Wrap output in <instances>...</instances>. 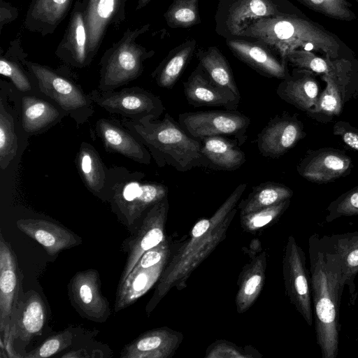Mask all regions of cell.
<instances>
[{"instance_id":"6da1fadb","label":"cell","mask_w":358,"mask_h":358,"mask_svg":"<svg viewBox=\"0 0 358 358\" xmlns=\"http://www.w3.org/2000/svg\"><path fill=\"white\" fill-rule=\"evenodd\" d=\"M310 289L317 344L322 358L338 352V315L345 277L341 259L330 238L313 234L309 239Z\"/></svg>"},{"instance_id":"7a4b0ae2","label":"cell","mask_w":358,"mask_h":358,"mask_svg":"<svg viewBox=\"0 0 358 358\" xmlns=\"http://www.w3.org/2000/svg\"><path fill=\"white\" fill-rule=\"evenodd\" d=\"M124 124L148 148L159 167L168 165L180 172L196 167L210 168L200 141L189 136L169 113L162 120L148 116L124 121Z\"/></svg>"},{"instance_id":"3957f363","label":"cell","mask_w":358,"mask_h":358,"mask_svg":"<svg viewBox=\"0 0 358 358\" xmlns=\"http://www.w3.org/2000/svg\"><path fill=\"white\" fill-rule=\"evenodd\" d=\"M241 38L263 42L287 64L288 53L295 50L322 51L331 59L338 55L339 44L334 36L295 14L255 20L243 31Z\"/></svg>"},{"instance_id":"277c9868","label":"cell","mask_w":358,"mask_h":358,"mask_svg":"<svg viewBox=\"0 0 358 358\" xmlns=\"http://www.w3.org/2000/svg\"><path fill=\"white\" fill-rule=\"evenodd\" d=\"M150 27L148 23L127 29L121 38L104 52L100 60L99 87L102 92L111 91L141 75L144 62L152 57L155 51L148 50L136 41Z\"/></svg>"},{"instance_id":"5b68a950","label":"cell","mask_w":358,"mask_h":358,"mask_svg":"<svg viewBox=\"0 0 358 358\" xmlns=\"http://www.w3.org/2000/svg\"><path fill=\"white\" fill-rule=\"evenodd\" d=\"M282 14H294L285 0H218L215 31L226 40L241 38L255 20Z\"/></svg>"},{"instance_id":"8992f818","label":"cell","mask_w":358,"mask_h":358,"mask_svg":"<svg viewBox=\"0 0 358 358\" xmlns=\"http://www.w3.org/2000/svg\"><path fill=\"white\" fill-rule=\"evenodd\" d=\"M142 178L141 173L129 174L110 187L113 207L128 227L131 226L148 207L163 200L167 195L165 185L142 182Z\"/></svg>"},{"instance_id":"52a82bcc","label":"cell","mask_w":358,"mask_h":358,"mask_svg":"<svg viewBox=\"0 0 358 358\" xmlns=\"http://www.w3.org/2000/svg\"><path fill=\"white\" fill-rule=\"evenodd\" d=\"M179 124L199 141L209 136H231L242 145L247 140L250 124L248 117L237 110L187 112L178 115Z\"/></svg>"},{"instance_id":"ba28073f","label":"cell","mask_w":358,"mask_h":358,"mask_svg":"<svg viewBox=\"0 0 358 358\" xmlns=\"http://www.w3.org/2000/svg\"><path fill=\"white\" fill-rule=\"evenodd\" d=\"M89 99L105 110L140 120L151 116L157 120L165 108L159 96L140 87H131L118 92L93 90Z\"/></svg>"},{"instance_id":"9c48e42d","label":"cell","mask_w":358,"mask_h":358,"mask_svg":"<svg viewBox=\"0 0 358 358\" xmlns=\"http://www.w3.org/2000/svg\"><path fill=\"white\" fill-rule=\"evenodd\" d=\"M68 294L72 306L83 317L103 322L109 317V303L102 294L96 270L77 272L69 281Z\"/></svg>"},{"instance_id":"30bf717a","label":"cell","mask_w":358,"mask_h":358,"mask_svg":"<svg viewBox=\"0 0 358 358\" xmlns=\"http://www.w3.org/2000/svg\"><path fill=\"white\" fill-rule=\"evenodd\" d=\"M127 0H86L84 18L87 32V64L101 45L108 29L119 28L125 20Z\"/></svg>"},{"instance_id":"8fae6325","label":"cell","mask_w":358,"mask_h":358,"mask_svg":"<svg viewBox=\"0 0 358 358\" xmlns=\"http://www.w3.org/2000/svg\"><path fill=\"white\" fill-rule=\"evenodd\" d=\"M306 135L303 124L296 114L285 112L270 119L258 134L257 148L262 156L278 159Z\"/></svg>"},{"instance_id":"7c38bea8","label":"cell","mask_w":358,"mask_h":358,"mask_svg":"<svg viewBox=\"0 0 358 358\" xmlns=\"http://www.w3.org/2000/svg\"><path fill=\"white\" fill-rule=\"evenodd\" d=\"M303 251L292 237L289 238L285 262V275L287 292L292 301L308 325L314 317L311 303L310 278L306 268Z\"/></svg>"},{"instance_id":"4fadbf2b","label":"cell","mask_w":358,"mask_h":358,"mask_svg":"<svg viewBox=\"0 0 358 358\" xmlns=\"http://www.w3.org/2000/svg\"><path fill=\"white\" fill-rule=\"evenodd\" d=\"M353 168L351 158L344 152L323 148L308 150L296 166L299 174L307 180L325 184L349 175Z\"/></svg>"},{"instance_id":"5bb4252c","label":"cell","mask_w":358,"mask_h":358,"mask_svg":"<svg viewBox=\"0 0 358 358\" xmlns=\"http://www.w3.org/2000/svg\"><path fill=\"white\" fill-rule=\"evenodd\" d=\"M22 64L36 79L40 90L64 110L72 113L88 105L87 97L71 81L52 69L22 59Z\"/></svg>"},{"instance_id":"9a60e30c","label":"cell","mask_w":358,"mask_h":358,"mask_svg":"<svg viewBox=\"0 0 358 358\" xmlns=\"http://www.w3.org/2000/svg\"><path fill=\"white\" fill-rule=\"evenodd\" d=\"M166 197L155 203L143 220L138 231L126 239L122 245L127 258L119 284L124 282L141 256L158 245L163 239L161 224L167 208Z\"/></svg>"},{"instance_id":"2e32d148","label":"cell","mask_w":358,"mask_h":358,"mask_svg":"<svg viewBox=\"0 0 358 358\" xmlns=\"http://www.w3.org/2000/svg\"><path fill=\"white\" fill-rule=\"evenodd\" d=\"M21 272L17 257L0 232V331L10 322L20 297Z\"/></svg>"},{"instance_id":"e0dca14e","label":"cell","mask_w":358,"mask_h":358,"mask_svg":"<svg viewBox=\"0 0 358 358\" xmlns=\"http://www.w3.org/2000/svg\"><path fill=\"white\" fill-rule=\"evenodd\" d=\"M182 85L185 98L194 107H223L229 110L238 109L241 97L231 90L213 83L199 64Z\"/></svg>"},{"instance_id":"ac0fdd59","label":"cell","mask_w":358,"mask_h":358,"mask_svg":"<svg viewBox=\"0 0 358 358\" xmlns=\"http://www.w3.org/2000/svg\"><path fill=\"white\" fill-rule=\"evenodd\" d=\"M226 43L236 58L262 76L282 80L289 74L287 64L262 41L241 38L227 39Z\"/></svg>"},{"instance_id":"d6986e66","label":"cell","mask_w":358,"mask_h":358,"mask_svg":"<svg viewBox=\"0 0 358 358\" xmlns=\"http://www.w3.org/2000/svg\"><path fill=\"white\" fill-rule=\"evenodd\" d=\"M18 229L41 244L50 257L82 243L80 236L62 225L44 219H20Z\"/></svg>"},{"instance_id":"ffe728a7","label":"cell","mask_w":358,"mask_h":358,"mask_svg":"<svg viewBox=\"0 0 358 358\" xmlns=\"http://www.w3.org/2000/svg\"><path fill=\"white\" fill-rule=\"evenodd\" d=\"M85 1L76 0L75 2L64 36L55 51L56 56L62 61L79 68L88 65L84 18Z\"/></svg>"},{"instance_id":"44dd1931","label":"cell","mask_w":358,"mask_h":358,"mask_svg":"<svg viewBox=\"0 0 358 358\" xmlns=\"http://www.w3.org/2000/svg\"><path fill=\"white\" fill-rule=\"evenodd\" d=\"M313 72L294 69L292 73L281 80L276 93L285 102L299 110L308 111L317 103L320 93V85Z\"/></svg>"},{"instance_id":"7402d4cb","label":"cell","mask_w":358,"mask_h":358,"mask_svg":"<svg viewBox=\"0 0 358 358\" xmlns=\"http://www.w3.org/2000/svg\"><path fill=\"white\" fill-rule=\"evenodd\" d=\"M47 309L38 293L34 290L22 294L11 320L15 327V338L29 342L41 334L45 322Z\"/></svg>"},{"instance_id":"603a6c76","label":"cell","mask_w":358,"mask_h":358,"mask_svg":"<svg viewBox=\"0 0 358 358\" xmlns=\"http://www.w3.org/2000/svg\"><path fill=\"white\" fill-rule=\"evenodd\" d=\"M73 0H32L24 26L43 36L52 34L66 17Z\"/></svg>"},{"instance_id":"cb8c5ba5","label":"cell","mask_w":358,"mask_h":358,"mask_svg":"<svg viewBox=\"0 0 358 358\" xmlns=\"http://www.w3.org/2000/svg\"><path fill=\"white\" fill-rule=\"evenodd\" d=\"M96 130L106 148L137 162L150 163L151 155L145 145L120 127L108 120L101 119L96 122Z\"/></svg>"},{"instance_id":"d4e9b609","label":"cell","mask_w":358,"mask_h":358,"mask_svg":"<svg viewBox=\"0 0 358 358\" xmlns=\"http://www.w3.org/2000/svg\"><path fill=\"white\" fill-rule=\"evenodd\" d=\"M200 142L201 152L210 169L234 171L245 162V155L235 139L214 136L203 138Z\"/></svg>"},{"instance_id":"484cf974","label":"cell","mask_w":358,"mask_h":358,"mask_svg":"<svg viewBox=\"0 0 358 358\" xmlns=\"http://www.w3.org/2000/svg\"><path fill=\"white\" fill-rule=\"evenodd\" d=\"M196 50V41L188 38L171 49L152 73L158 86L171 89Z\"/></svg>"},{"instance_id":"4316f807","label":"cell","mask_w":358,"mask_h":358,"mask_svg":"<svg viewBox=\"0 0 358 358\" xmlns=\"http://www.w3.org/2000/svg\"><path fill=\"white\" fill-rule=\"evenodd\" d=\"M287 61L296 68L328 75L348 86L350 81L351 64L345 59L331 60L328 57L323 59L311 51L295 50L288 53Z\"/></svg>"},{"instance_id":"83f0119b","label":"cell","mask_w":358,"mask_h":358,"mask_svg":"<svg viewBox=\"0 0 358 358\" xmlns=\"http://www.w3.org/2000/svg\"><path fill=\"white\" fill-rule=\"evenodd\" d=\"M199 64L215 84L231 90L241 97L228 60L217 46L199 48L195 52Z\"/></svg>"},{"instance_id":"f1b7e54d","label":"cell","mask_w":358,"mask_h":358,"mask_svg":"<svg viewBox=\"0 0 358 358\" xmlns=\"http://www.w3.org/2000/svg\"><path fill=\"white\" fill-rule=\"evenodd\" d=\"M327 85L320 93L316 104L306 113L317 121H331L338 116L347 100L348 87L328 75H322Z\"/></svg>"},{"instance_id":"f546056e","label":"cell","mask_w":358,"mask_h":358,"mask_svg":"<svg viewBox=\"0 0 358 358\" xmlns=\"http://www.w3.org/2000/svg\"><path fill=\"white\" fill-rule=\"evenodd\" d=\"M157 269L134 266L124 282L118 285L114 309L118 312L134 303L150 287Z\"/></svg>"},{"instance_id":"4dcf8cb0","label":"cell","mask_w":358,"mask_h":358,"mask_svg":"<svg viewBox=\"0 0 358 358\" xmlns=\"http://www.w3.org/2000/svg\"><path fill=\"white\" fill-rule=\"evenodd\" d=\"M78 168L88 189L96 194L106 188V171L96 150L90 145L83 143L78 155Z\"/></svg>"},{"instance_id":"1f68e13d","label":"cell","mask_w":358,"mask_h":358,"mask_svg":"<svg viewBox=\"0 0 358 358\" xmlns=\"http://www.w3.org/2000/svg\"><path fill=\"white\" fill-rule=\"evenodd\" d=\"M332 245L338 254L352 296L355 292L354 280L358 273V232L333 235L330 237Z\"/></svg>"},{"instance_id":"d6a6232c","label":"cell","mask_w":358,"mask_h":358,"mask_svg":"<svg viewBox=\"0 0 358 358\" xmlns=\"http://www.w3.org/2000/svg\"><path fill=\"white\" fill-rule=\"evenodd\" d=\"M58 117V110L48 102L31 96L23 98L22 124L25 131L35 133L41 131Z\"/></svg>"},{"instance_id":"836d02e7","label":"cell","mask_w":358,"mask_h":358,"mask_svg":"<svg viewBox=\"0 0 358 358\" xmlns=\"http://www.w3.org/2000/svg\"><path fill=\"white\" fill-rule=\"evenodd\" d=\"M292 195L293 191L283 184L265 182L252 187L241 206L244 213H250L289 199Z\"/></svg>"},{"instance_id":"e575fe53","label":"cell","mask_w":358,"mask_h":358,"mask_svg":"<svg viewBox=\"0 0 358 358\" xmlns=\"http://www.w3.org/2000/svg\"><path fill=\"white\" fill-rule=\"evenodd\" d=\"M24 52L19 38L13 41L4 56L0 59V73L8 78L15 87L21 92L29 91L31 88L30 80L21 66Z\"/></svg>"},{"instance_id":"d590c367","label":"cell","mask_w":358,"mask_h":358,"mask_svg":"<svg viewBox=\"0 0 358 358\" xmlns=\"http://www.w3.org/2000/svg\"><path fill=\"white\" fill-rule=\"evenodd\" d=\"M200 0H173L164 14L167 25L173 29L189 28L201 23Z\"/></svg>"},{"instance_id":"8d00e7d4","label":"cell","mask_w":358,"mask_h":358,"mask_svg":"<svg viewBox=\"0 0 358 358\" xmlns=\"http://www.w3.org/2000/svg\"><path fill=\"white\" fill-rule=\"evenodd\" d=\"M17 149V139L11 115L0 103V166L4 170L13 160Z\"/></svg>"},{"instance_id":"74e56055","label":"cell","mask_w":358,"mask_h":358,"mask_svg":"<svg viewBox=\"0 0 358 358\" xmlns=\"http://www.w3.org/2000/svg\"><path fill=\"white\" fill-rule=\"evenodd\" d=\"M327 211L325 219L327 222L341 217L358 215V185L331 202Z\"/></svg>"},{"instance_id":"f35d334b","label":"cell","mask_w":358,"mask_h":358,"mask_svg":"<svg viewBox=\"0 0 358 358\" xmlns=\"http://www.w3.org/2000/svg\"><path fill=\"white\" fill-rule=\"evenodd\" d=\"M74 334L70 329H65L47 338L38 347L26 354L27 358H46L53 356L70 346L73 341Z\"/></svg>"},{"instance_id":"ab89813d","label":"cell","mask_w":358,"mask_h":358,"mask_svg":"<svg viewBox=\"0 0 358 358\" xmlns=\"http://www.w3.org/2000/svg\"><path fill=\"white\" fill-rule=\"evenodd\" d=\"M309 8L329 17L342 20H351L355 15L345 0H299Z\"/></svg>"},{"instance_id":"60d3db41","label":"cell","mask_w":358,"mask_h":358,"mask_svg":"<svg viewBox=\"0 0 358 358\" xmlns=\"http://www.w3.org/2000/svg\"><path fill=\"white\" fill-rule=\"evenodd\" d=\"M333 134L340 136L345 145L358 152V129L345 121H338L333 127Z\"/></svg>"},{"instance_id":"b9f144b4","label":"cell","mask_w":358,"mask_h":358,"mask_svg":"<svg viewBox=\"0 0 358 358\" xmlns=\"http://www.w3.org/2000/svg\"><path fill=\"white\" fill-rule=\"evenodd\" d=\"M155 248L146 251L134 266L146 268L158 264L162 259V253Z\"/></svg>"},{"instance_id":"7bdbcfd3","label":"cell","mask_w":358,"mask_h":358,"mask_svg":"<svg viewBox=\"0 0 358 358\" xmlns=\"http://www.w3.org/2000/svg\"><path fill=\"white\" fill-rule=\"evenodd\" d=\"M18 15L17 9L12 6L8 2L0 0V29H3L4 24L15 20Z\"/></svg>"},{"instance_id":"ee69618b","label":"cell","mask_w":358,"mask_h":358,"mask_svg":"<svg viewBox=\"0 0 358 358\" xmlns=\"http://www.w3.org/2000/svg\"><path fill=\"white\" fill-rule=\"evenodd\" d=\"M210 221L208 220H201L198 222L192 231L194 237H199L202 236L209 228Z\"/></svg>"},{"instance_id":"f6af8a7d","label":"cell","mask_w":358,"mask_h":358,"mask_svg":"<svg viewBox=\"0 0 358 358\" xmlns=\"http://www.w3.org/2000/svg\"><path fill=\"white\" fill-rule=\"evenodd\" d=\"M261 281V278L259 275H256L252 276L246 282L245 286V293L248 295L252 294L255 292L257 286L259 285Z\"/></svg>"},{"instance_id":"bcb514c9","label":"cell","mask_w":358,"mask_h":358,"mask_svg":"<svg viewBox=\"0 0 358 358\" xmlns=\"http://www.w3.org/2000/svg\"><path fill=\"white\" fill-rule=\"evenodd\" d=\"M151 0H138L136 10H139L145 7Z\"/></svg>"},{"instance_id":"7dc6e473","label":"cell","mask_w":358,"mask_h":358,"mask_svg":"<svg viewBox=\"0 0 358 358\" xmlns=\"http://www.w3.org/2000/svg\"><path fill=\"white\" fill-rule=\"evenodd\" d=\"M358 2V0H356Z\"/></svg>"}]
</instances>
